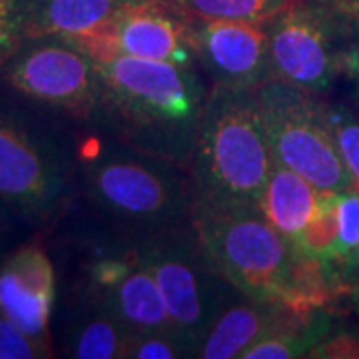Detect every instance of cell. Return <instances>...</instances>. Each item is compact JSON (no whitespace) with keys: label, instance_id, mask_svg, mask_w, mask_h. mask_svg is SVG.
<instances>
[{"label":"cell","instance_id":"cell-1","mask_svg":"<svg viewBox=\"0 0 359 359\" xmlns=\"http://www.w3.org/2000/svg\"><path fill=\"white\" fill-rule=\"evenodd\" d=\"M100 120L130 146L190 166L212 84L198 66L114 54L94 62Z\"/></svg>","mask_w":359,"mask_h":359},{"label":"cell","instance_id":"cell-2","mask_svg":"<svg viewBox=\"0 0 359 359\" xmlns=\"http://www.w3.org/2000/svg\"><path fill=\"white\" fill-rule=\"evenodd\" d=\"M192 226L214 268L242 294L297 313L325 304L321 259L290 244L262 208L194 204Z\"/></svg>","mask_w":359,"mask_h":359},{"label":"cell","instance_id":"cell-3","mask_svg":"<svg viewBox=\"0 0 359 359\" xmlns=\"http://www.w3.org/2000/svg\"><path fill=\"white\" fill-rule=\"evenodd\" d=\"M80 190L104 218L134 242H144L192 218L190 170L110 138L78 142Z\"/></svg>","mask_w":359,"mask_h":359},{"label":"cell","instance_id":"cell-4","mask_svg":"<svg viewBox=\"0 0 359 359\" xmlns=\"http://www.w3.org/2000/svg\"><path fill=\"white\" fill-rule=\"evenodd\" d=\"M62 122L0 94V200L26 224H52L80 190L78 142Z\"/></svg>","mask_w":359,"mask_h":359},{"label":"cell","instance_id":"cell-5","mask_svg":"<svg viewBox=\"0 0 359 359\" xmlns=\"http://www.w3.org/2000/svg\"><path fill=\"white\" fill-rule=\"evenodd\" d=\"M273 166L257 88L212 86L188 166L196 204L259 208Z\"/></svg>","mask_w":359,"mask_h":359},{"label":"cell","instance_id":"cell-6","mask_svg":"<svg viewBox=\"0 0 359 359\" xmlns=\"http://www.w3.org/2000/svg\"><path fill=\"white\" fill-rule=\"evenodd\" d=\"M138 244L142 262L154 276L164 297L174 334L198 358L214 321L242 292L205 256L194 231L192 218Z\"/></svg>","mask_w":359,"mask_h":359},{"label":"cell","instance_id":"cell-7","mask_svg":"<svg viewBox=\"0 0 359 359\" xmlns=\"http://www.w3.org/2000/svg\"><path fill=\"white\" fill-rule=\"evenodd\" d=\"M257 96L278 164L294 170L323 192L353 190L325 118V104L313 92L269 80L257 88Z\"/></svg>","mask_w":359,"mask_h":359},{"label":"cell","instance_id":"cell-8","mask_svg":"<svg viewBox=\"0 0 359 359\" xmlns=\"http://www.w3.org/2000/svg\"><path fill=\"white\" fill-rule=\"evenodd\" d=\"M2 86L66 122H90L102 112V82L94 60L65 39H26L0 70Z\"/></svg>","mask_w":359,"mask_h":359},{"label":"cell","instance_id":"cell-9","mask_svg":"<svg viewBox=\"0 0 359 359\" xmlns=\"http://www.w3.org/2000/svg\"><path fill=\"white\" fill-rule=\"evenodd\" d=\"M271 80L323 92L346 70L347 39L334 0H295L268 18Z\"/></svg>","mask_w":359,"mask_h":359},{"label":"cell","instance_id":"cell-10","mask_svg":"<svg viewBox=\"0 0 359 359\" xmlns=\"http://www.w3.org/2000/svg\"><path fill=\"white\" fill-rule=\"evenodd\" d=\"M196 22L198 18L176 0H124L100 30L72 44L86 52L94 62L126 54L198 66Z\"/></svg>","mask_w":359,"mask_h":359},{"label":"cell","instance_id":"cell-11","mask_svg":"<svg viewBox=\"0 0 359 359\" xmlns=\"http://www.w3.org/2000/svg\"><path fill=\"white\" fill-rule=\"evenodd\" d=\"M196 54L212 86L259 88L271 80L268 18H198Z\"/></svg>","mask_w":359,"mask_h":359},{"label":"cell","instance_id":"cell-12","mask_svg":"<svg viewBox=\"0 0 359 359\" xmlns=\"http://www.w3.org/2000/svg\"><path fill=\"white\" fill-rule=\"evenodd\" d=\"M54 292V266L40 242H26L0 259V316L42 341H50Z\"/></svg>","mask_w":359,"mask_h":359},{"label":"cell","instance_id":"cell-13","mask_svg":"<svg viewBox=\"0 0 359 359\" xmlns=\"http://www.w3.org/2000/svg\"><path fill=\"white\" fill-rule=\"evenodd\" d=\"M292 313L297 311L245 294H238L219 313L218 320L214 321L210 334L198 351V358H242L248 347L256 344L262 335L268 334L269 330H273Z\"/></svg>","mask_w":359,"mask_h":359},{"label":"cell","instance_id":"cell-14","mask_svg":"<svg viewBox=\"0 0 359 359\" xmlns=\"http://www.w3.org/2000/svg\"><path fill=\"white\" fill-rule=\"evenodd\" d=\"M321 202L323 190L276 162L262 194L259 208L269 224L302 252L309 228L320 214Z\"/></svg>","mask_w":359,"mask_h":359},{"label":"cell","instance_id":"cell-15","mask_svg":"<svg viewBox=\"0 0 359 359\" xmlns=\"http://www.w3.org/2000/svg\"><path fill=\"white\" fill-rule=\"evenodd\" d=\"M124 0H20L26 39L54 36L74 42L100 30Z\"/></svg>","mask_w":359,"mask_h":359},{"label":"cell","instance_id":"cell-16","mask_svg":"<svg viewBox=\"0 0 359 359\" xmlns=\"http://www.w3.org/2000/svg\"><path fill=\"white\" fill-rule=\"evenodd\" d=\"M98 302L128 327L130 334L172 330L166 304L150 269L140 262ZM174 332V330H172Z\"/></svg>","mask_w":359,"mask_h":359},{"label":"cell","instance_id":"cell-17","mask_svg":"<svg viewBox=\"0 0 359 359\" xmlns=\"http://www.w3.org/2000/svg\"><path fill=\"white\" fill-rule=\"evenodd\" d=\"M130 332L110 309L90 299L66 335V355L76 359L126 358Z\"/></svg>","mask_w":359,"mask_h":359},{"label":"cell","instance_id":"cell-18","mask_svg":"<svg viewBox=\"0 0 359 359\" xmlns=\"http://www.w3.org/2000/svg\"><path fill=\"white\" fill-rule=\"evenodd\" d=\"M196 18L266 20L295 0H176Z\"/></svg>","mask_w":359,"mask_h":359},{"label":"cell","instance_id":"cell-19","mask_svg":"<svg viewBox=\"0 0 359 359\" xmlns=\"http://www.w3.org/2000/svg\"><path fill=\"white\" fill-rule=\"evenodd\" d=\"M325 118L334 134L341 160L349 172L351 186L355 192H359V122L344 108L327 106V104H325Z\"/></svg>","mask_w":359,"mask_h":359},{"label":"cell","instance_id":"cell-20","mask_svg":"<svg viewBox=\"0 0 359 359\" xmlns=\"http://www.w3.org/2000/svg\"><path fill=\"white\" fill-rule=\"evenodd\" d=\"M126 358L130 359H176L194 358L190 347L172 330H156L130 334Z\"/></svg>","mask_w":359,"mask_h":359},{"label":"cell","instance_id":"cell-21","mask_svg":"<svg viewBox=\"0 0 359 359\" xmlns=\"http://www.w3.org/2000/svg\"><path fill=\"white\" fill-rule=\"evenodd\" d=\"M50 355V341L28 335L16 323L0 316V359H36Z\"/></svg>","mask_w":359,"mask_h":359},{"label":"cell","instance_id":"cell-22","mask_svg":"<svg viewBox=\"0 0 359 359\" xmlns=\"http://www.w3.org/2000/svg\"><path fill=\"white\" fill-rule=\"evenodd\" d=\"M359 248V192L337 194V244L334 257L351 254Z\"/></svg>","mask_w":359,"mask_h":359},{"label":"cell","instance_id":"cell-23","mask_svg":"<svg viewBox=\"0 0 359 359\" xmlns=\"http://www.w3.org/2000/svg\"><path fill=\"white\" fill-rule=\"evenodd\" d=\"M25 40L26 25L20 0H0V70Z\"/></svg>","mask_w":359,"mask_h":359},{"label":"cell","instance_id":"cell-24","mask_svg":"<svg viewBox=\"0 0 359 359\" xmlns=\"http://www.w3.org/2000/svg\"><path fill=\"white\" fill-rule=\"evenodd\" d=\"M346 28V70L359 82V0H334Z\"/></svg>","mask_w":359,"mask_h":359},{"label":"cell","instance_id":"cell-25","mask_svg":"<svg viewBox=\"0 0 359 359\" xmlns=\"http://www.w3.org/2000/svg\"><path fill=\"white\" fill-rule=\"evenodd\" d=\"M311 358H359V341L349 335L334 337L320 347H313Z\"/></svg>","mask_w":359,"mask_h":359},{"label":"cell","instance_id":"cell-26","mask_svg":"<svg viewBox=\"0 0 359 359\" xmlns=\"http://www.w3.org/2000/svg\"><path fill=\"white\" fill-rule=\"evenodd\" d=\"M11 216H16V214L0 200V240H2V238L6 236V231H8V218H11Z\"/></svg>","mask_w":359,"mask_h":359}]
</instances>
